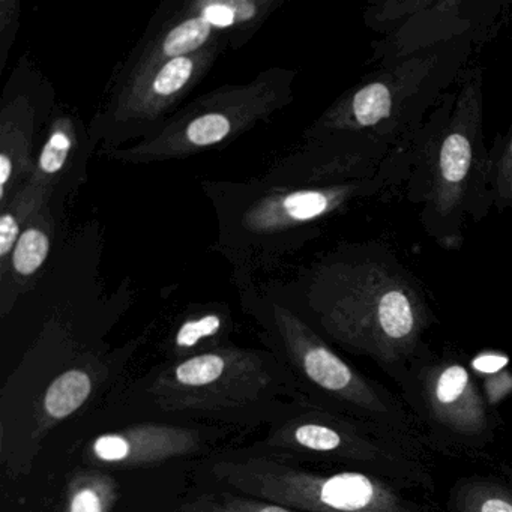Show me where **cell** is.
Instances as JSON below:
<instances>
[{"mask_svg":"<svg viewBox=\"0 0 512 512\" xmlns=\"http://www.w3.org/2000/svg\"><path fill=\"white\" fill-rule=\"evenodd\" d=\"M404 193L421 206L424 232L446 251L460 250L467 221L479 223L493 209L479 65H469L431 110L413 148Z\"/></svg>","mask_w":512,"mask_h":512,"instance_id":"obj_3","label":"cell"},{"mask_svg":"<svg viewBox=\"0 0 512 512\" xmlns=\"http://www.w3.org/2000/svg\"><path fill=\"white\" fill-rule=\"evenodd\" d=\"M508 364V359L497 353H488V355H481L473 361V368L481 371V373H496L500 368Z\"/></svg>","mask_w":512,"mask_h":512,"instance_id":"obj_24","label":"cell"},{"mask_svg":"<svg viewBox=\"0 0 512 512\" xmlns=\"http://www.w3.org/2000/svg\"><path fill=\"white\" fill-rule=\"evenodd\" d=\"M172 512H301L247 494L214 493L190 500Z\"/></svg>","mask_w":512,"mask_h":512,"instance_id":"obj_14","label":"cell"},{"mask_svg":"<svg viewBox=\"0 0 512 512\" xmlns=\"http://www.w3.org/2000/svg\"><path fill=\"white\" fill-rule=\"evenodd\" d=\"M254 14V5L248 2H206L199 16L220 31L241 25L242 22L253 19Z\"/></svg>","mask_w":512,"mask_h":512,"instance_id":"obj_21","label":"cell"},{"mask_svg":"<svg viewBox=\"0 0 512 512\" xmlns=\"http://www.w3.org/2000/svg\"><path fill=\"white\" fill-rule=\"evenodd\" d=\"M13 173V163L7 154L0 155V199L4 200L7 184Z\"/></svg>","mask_w":512,"mask_h":512,"instance_id":"obj_25","label":"cell"},{"mask_svg":"<svg viewBox=\"0 0 512 512\" xmlns=\"http://www.w3.org/2000/svg\"><path fill=\"white\" fill-rule=\"evenodd\" d=\"M275 382L271 362L262 353L218 347L161 370L149 394L170 412H220L257 403Z\"/></svg>","mask_w":512,"mask_h":512,"instance_id":"obj_7","label":"cell"},{"mask_svg":"<svg viewBox=\"0 0 512 512\" xmlns=\"http://www.w3.org/2000/svg\"><path fill=\"white\" fill-rule=\"evenodd\" d=\"M50 251V239L37 227L25 230L20 235L13 253V266L23 277L35 274L46 262Z\"/></svg>","mask_w":512,"mask_h":512,"instance_id":"obj_19","label":"cell"},{"mask_svg":"<svg viewBox=\"0 0 512 512\" xmlns=\"http://www.w3.org/2000/svg\"><path fill=\"white\" fill-rule=\"evenodd\" d=\"M265 445L286 454L355 464L401 488L433 490L419 446L335 410L310 409L272 428Z\"/></svg>","mask_w":512,"mask_h":512,"instance_id":"obj_5","label":"cell"},{"mask_svg":"<svg viewBox=\"0 0 512 512\" xmlns=\"http://www.w3.org/2000/svg\"><path fill=\"white\" fill-rule=\"evenodd\" d=\"M310 298L332 340L383 368L412 359L434 320L418 278L379 241L353 245L323 265Z\"/></svg>","mask_w":512,"mask_h":512,"instance_id":"obj_2","label":"cell"},{"mask_svg":"<svg viewBox=\"0 0 512 512\" xmlns=\"http://www.w3.org/2000/svg\"><path fill=\"white\" fill-rule=\"evenodd\" d=\"M20 227L16 215L4 214L0 220V256L5 257L20 238Z\"/></svg>","mask_w":512,"mask_h":512,"instance_id":"obj_23","label":"cell"},{"mask_svg":"<svg viewBox=\"0 0 512 512\" xmlns=\"http://www.w3.org/2000/svg\"><path fill=\"white\" fill-rule=\"evenodd\" d=\"M196 70L197 58L193 55L164 61L149 83V94L154 100L175 97L190 83Z\"/></svg>","mask_w":512,"mask_h":512,"instance_id":"obj_17","label":"cell"},{"mask_svg":"<svg viewBox=\"0 0 512 512\" xmlns=\"http://www.w3.org/2000/svg\"><path fill=\"white\" fill-rule=\"evenodd\" d=\"M505 2L379 0L365 10V25L377 35L373 64L404 58L463 38L490 40L508 13Z\"/></svg>","mask_w":512,"mask_h":512,"instance_id":"obj_8","label":"cell"},{"mask_svg":"<svg viewBox=\"0 0 512 512\" xmlns=\"http://www.w3.org/2000/svg\"><path fill=\"white\" fill-rule=\"evenodd\" d=\"M484 43L463 38L377 65L320 119L316 137L323 154L316 175L341 182L410 173L431 110Z\"/></svg>","mask_w":512,"mask_h":512,"instance_id":"obj_1","label":"cell"},{"mask_svg":"<svg viewBox=\"0 0 512 512\" xmlns=\"http://www.w3.org/2000/svg\"><path fill=\"white\" fill-rule=\"evenodd\" d=\"M490 190L493 209L512 208V125L490 148Z\"/></svg>","mask_w":512,"mask_h":512,"instance_id":"obj_15","label":"cell"},{"mask_svg":"<svg viewBox=\"0 0 512 512\" xmlns=\"http://www.w3.org/2000/svg\"><path fill=\"white\" fill-rule=\"evenodd\" d=\"M73 148V140L70 133L64 128H59L47 140L40 157V169L47 175H55L61 172Z\"/></svg>","mask_w":512,"mask_h":512,"instance_id":"obj_22","label":"cell"},{"mask_svg":"<svg viewBox=\"0 0 512 512\" xmlns=\"http://www.w3.org/2000/svg\"><path fill=\"white\" fill-rule=\"evenodd\" d=\"M214 29V26L209 25L202 16L190 17L176 25L164 37L160 55L166 61L191 56L208 43Z\"/></svg>","mask_w":512,"mask_h":512,"instance_id":"obj_16","label":"cell"},{"mask_svg":"<svg viewBox=\"0 0 512 512\" xmlns=\"http://www.w3.org/2000/svg\"><path fill=\"white\" fill-rule=\"evenodd\" d=\"M212 472L242 494L301 512H430L403 488L362 470L314 472L286 458L251 455L217 461Z\"/></svg>","mask_w":512,"mask_h":512,"instance_id":"obj_4","label":"cell"},{"mask_svg":"<svg viewBox=\"0 0 512 512\" xmlns=\"http://www.w3.org/2000/svg\"><path fill=\"white\" fill-rule=\"evenodd\" d=\"M233 116L223 112H209L206 115L193 119L185 127V142L196 148L218 145L232 133L235 124Z\"/></svg>","mask_w":512,"mask_h":512,"instance_id":"obj_18","label":"cell"},{"mask_svg":"<svg viewBox=\"0 0 512 512\" xmlns=\"http://www.w3.org/2000/svg\"><path fill=\"white\" fill-rule=\"evenodd\" d=\"M97 374L85 367H73L53 379L38 409L37 427L41 436L76 415L94 394Z\"/></svg>","mask_w":512,"mask_h":512,"instance_id":"obj_11","label":"cell"},{"mask_svg":"<svg viewBox=\"0 0 512 512\" xmlns=\"http://www.w3.org/2000/svg\"><path fill=\"white\" fill-rule=\"evenodd\" d=\"M422 394L428 415L455 436L478 439L490 427L487 403L460 362L445 359L425 371Z\"/></svg>","mask_w":512,"mask_h":512,"instance_id":"obj_10","label":"cell"},{"mask_svg":"<svg viewBox=\"0 0 512 512\" xmlns=\"http://www.w3.org/2000/svg\"><path fill=\"white\" fill-rule=\"evenodd\" d=\"M275 320L292 364L317 391L337 404L338 412L419 446L415 421L391 392L344 361L295 314L277 308Z\"/></svg>","mask_w":512,"mask_h":512,"instance_id":"obj_6","label":"cell"},{"mask_svg":"<svg viewBox=\"0 0 512 512\" xmlns=\"http://www.w3.org/2000/svg\"><path fill=\"white\" fill-rule=\"evenodd\" d=\"M119 497L118 481L106 469L86 467L68 479L62 512H115Z\"/></svg>","mask_w":512,"mask_h":512,"instance_id":"obj_12","label":"cell"},{"mask_svg":"<svg viewBox=\"0 0 512 512\" xmlns=\"http://www.w3.org/2000/svg\"><path fill=\"white\" fill-rule=\"evenodd\" d=\"M221 329H223V319L218 314H206L197 319L187 320L176 332L175 349L181 353V359L196 355L194 350L203 341L217 337Z\"/></svg>","mask_w":512,"mask_h":512,"instance_id":"obj_20","label":"cell"},{"mask_svg":"<svg viewBox=\"0 0 512 512\" xmlns=\"http://www.w3.org/2000/svg\"><path fill=\"white\" fill-rule=\"evenodd\" d=\"M457 512H512V488L485 479L464 481L455 491Z\"/></svg>","mask_w":512,"mask_h":512,"instance_id":"obj_13","label":"cell"},{"mask_svg":"<svg viewBox=\"0 0 512 512\" xmlns=\"http://www.w3.org/2000/svg\"><path fill=\"white\" fill-rule=\"evenodd\" d=\"M200 448L202 436L193 428L143 422L98 434L83 449V458L101 469H139L188 457Z\"/></svg>","mask_w":512,"mask_h":512,"instance_id":"obj_9","label":"cell"}]
</instances>
